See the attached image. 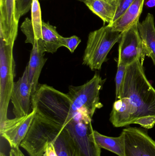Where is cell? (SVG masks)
<instances>
[{
	"label": "cell",
	"instance_id": "cell-1",
	"mask_svg": "<svg viewBox=\"0 0 155 156\" xmlns=\"http://www.w3.org/2000/svg\"><path fill=\"white\" fill-rule=\"evenodd\" d=\"M147 116L155 117V89L139 59L126 67L121 96L114 103L110 121L115 127H123Z\"/></svg>",
	"mask_w": 155,
	"mask_h": 156
},
{
	"label": "cell",
	"instance_id": "cell-2",
	"mask_svg": "<svg viewBox=\"0 0 155 156\" xmlns=\"http://www.w3.org/2000/svg\"><path fill=\"white\" fill-rule=\"evenodd\" d=\"M72 101L65 94L47 84H40L32 95V110L50 121L63 126L70 114Z\"/></svg>",
	"mask_w": 155,
	"mask_h": 156
},
{
	"label": "cell",
	"instance_id": "cell-3",
	"mask_svg": "<svg viewBox=\"0 0 155 156\" xmlns=\"http://www.w3.org/2000/svg\"><path fill=\"white\" fill-rule=\"evenodd\" d=\"M16 38L0 33V124L8 119L7 110L15 82L13 50Z\"/></svg>",
	"mask_w": 155,
	"mask_h": 156
},
{
	"label": "cell",
	"instance_id": "cell-4",
	"mask_svg": "<svg viewBox=\"0 0 155 156\" xmlns=\"http://www.w3.org/2000/svg\"><path fill=\"white\" fill-rule=\"evenodd\" d=\"M121 33L114 31L111 27L103 26L98 30L90 32L83 57V65L93 71L99 70L107 61V56L114 45L118 43Z\"/></svg>",
	"mask_w": 155,
	"mask_h": 156
},
{
	"label": "cell",
	"instance_id": "cell-5",
	"mask_svg": "<svg viewBox=\"0 0 155 156\" xmlns=\"http://www.w3.org/2000/svg\"><path fill=\"white\" fill-rule=\"evenodd\" d=\"M106 79L96 73L91 80L82 85L70 86L68 95L72 101L70 114L65 122L81 111L93 117L96 111L103 107L100 102V92Z\"/></svg>",
	"mask_w": 155,
	"mask_h": 156
},
{
	"label": "cell",
	"instance_id": "cell-6",
	"mask_svg": "<svg viewBox=\"0 0 155 156\" xmlns=\"http://www.w3.org/2000/svg\"><path fill=\"white\" fill-rule=\"evenodd\" d=\"M91 116L81 111L63 126L69 133L79 156H101V148L96 144Z\"/></svg>",
	"mask_w": 155,
	"mask_h": 156
},
{
	"label": "cell",
	"instance_id": "cell-7",
	"mask_svg": "<svg viewBox=\"0 0 155 156\" xmlns=\"http://www.w3.org/2000/svg\"><path fill=\"white\" fill-rule=\"evenodd\" d=\"M63 126L35 113L24 139L20 146L30 156H42L51 137L62 129Z\"/></svg>",
	"mask_w": 155,
	"mask_h": 156
},
{
	"label": "cell",
	"instance_id": "cell-8",
	"mask_svg": "<svg viewBox=\"0 0 155 156\" xmlns=\"http://www.w3.org/2000/svg\"><path fill=\"white\" fill-rule=\"evenodd\" d=\"M137 23L121 33L119 42L118 63L127 66L137 60L143 65L146 55Z\"/></svg>",
	"mask_w": 155,
	"mask_h": 156
},
{
	"label": "cell",
	"instance_id": "cell-9",
	"mask_svg": "<svg viewBox=\"0 0 155 156\" xmlns=\"http://www.w3.org/2000/svg\"><path fill=\"white\" fill-rule=\"evenodd\" d=\"M125 156H155V141L141 128L128 127L123 130Z\"/></svg>",
	"mask_w": 155,
	"mask_h": 156
},
{
	"label": "cell",
	"instance_id": "cell-10",
	"mask_svg": "<svg viewBox=\"0 0 155 156\" xmlns=\"http://www.w3.org/2000/svg\"><path fill=\"white\" fill-rule=\"evenodd\" d=\"M36 111L32 112L25 116L7 119L0 125L1 136L6 139L12 148L19 147L26 136Z\"/></svg>",
	"mask_w": 155,
	"mask_h": 156
},
{
	"label": "cell",
	"instance_id": "cell-11",
	"mask_svg": "<svg viewBox=\"0 0 155 156\" xmlns=\"http://www.w3.org/2000/svg\"><path fill=\"white\" fill-rule=\"evenodd\" d=\"M32 97V87L26 66L22 76L15 82L11 95V101L13 106V112L15 117L25 116L31 112Z\"/></svg>",
	"mask_w": 155,
	"mask_h": 156
},
{
	"label": "cell",
	"instance_id": "cell-12",
	"mask_svg": "<svg viewBox=\"0 0 155 156\" xmlns=\"http://www.w3.org/2000/svg\"><path fill=\"white\" fill-rule=\"evenodd\" d=\"M32 45L28 68V78L32 87V95L38 86V80L47 58H45V51L42 39L35 40Z\"/></svg>",
	"mask_w": 155,
	"mask_h": 156
},
{
	"label": "cell",
	"instance_id": "cell-13",
	"mask_svg": "<svg viewBox=\"0 0 155 156\" xmlns=\"http://www.w3.org/2000/svg\"><path fill=\"white\" fill-rule=\"evenodd\" d=\"M15 12V0H0V33L17 36L19 22Z\"/></svg>",
	"mask_w": 155,
	"mask_h": 156
},
{
	"label": "cell",
	"instance_id": "cell-14",
	"mask_svg": "<svg viewBox=\"0 0 155 156\" xmlns=\"http://www.w3.org/2000/svg\"><path fill=\"white\" fill-rule=\"evenodd\" d=\"M146 56L151 58L155 66V27L154 18L148 13L144 20L137 24Z\"/></svg>",
	"mask_w": 155,
	"mask_h": 156
},
{
	"label": "cell",
	"instance_id": "cell-15",
	"mask_svg": "<svg viewBox=\"0 0 155 156\" xmlns=\"http://www.w3.org/2000/svg\"><path fill=\"white\" fill-rule=\"evenodd\" d=\"M145 0H135L118 19L108 26L113 30L123 33L139 23Z\"/></svg>",
	"mask_w": 155,
	"mask_h": 156
},
{
	"label": "cell",
	"instance_id": "cell-16",
	"mask_svg": "<svg viewBox=\"0 0 155 156\" xmlns=\"http://www.w3.org/2000/svg\"><path fill=\"white\" fill-rule=\"evenodd\" d=\"M119 0H84L83 2L104 24L112 23L116 12Z\"/></svg>",
	"mask_w": 155,
	"mask_h": 156
},
{
	"label": "cell",
	"instance_id": "cell-17",
	"mask_svg": "<svg viewBox=\"0 0 155 156\" xmlns=\"http://www.w3.org/2000/svg\"><path fill=\"white\" fill-rule=\"evenodd\" d=\"M50 143L53 144L58 156H79L69 133L63 126L52 136Z\"/></svg>",
	"mask_w": 155,
	"mask_h": 156
},
{
	"label": "cell",
	"instance_id": "cell-18",
	"mask_svg": "<svg viewBox=\"0 0 155 156\" xmlns=\"http://www.w3.org/2000/svg\"><path fill=\"white\" fill-rule=\"evenodd\" d=\"M94 136L100 148L111 151L118 156H125V136L123 133L118 137H113L106 136L94 130Z\"/></svg>",
	"mask_w": 155,
	"mask_h": 156
},
{
	"label": "cell",
	"instance_id": "cell-19",
	"mask_svg": "<svg viewBox=\"0 0 155 156\" xmlns=\"http://www.w3.org/2000/svg\"><path fill=\"white\" fill-rule=\"evenodd\" d=\"M42 37L45 52L54 54L58 48L63 47L62 36L57 32L56 27L48 22H42Z\"/></svg>",
	"mask_w": 155,
	"mask_h": 156
},
{
	"label": "cell",
	"instance_id": "cell-20",
	"mask_svg": "<svg viewBox=\"0 0 155 156\" xmlns=\"http://www.w3.org/2000/svg\"><path fill=\"white\" fill-rule=\"evenodd\" d=\"M31 17L35 40L42 39V25L41 7L39 0H33L31 8Z\"/></svg>",
	"mask_w": 155,
	"mask_h": 156
},
{
	"label": "cell",
	"instance_id": "cell-21",
	"mask_svg": "<svg viewBox=\"0 0 155 156\" xmlns=\"http://www.w3.org/2000/svg\"><path fill=\"white\" fill-rule=\"evenodd\" d=\"M126 66L118 63L117 70L116 76V100L120 98L122 93V88L124 80L125 75L126 68Z\"/></svg>",
	"mask_w": 155,
	"mask_h": 156
},
{
	"label": "cell",
	"instance_id": "cell-22",
	"mask_svg": "<svg viewBox=\"0 0 155 156\" xmlns=\"http://www.w3.org/2000/svg\"><path fill=\"white\" fill-rule=\"evenodd\" d=\"M33 0H15V18L19 22L21 16L26 14L31 10Z\"/></svg>",
	"mask_w": 155,
	"mask_h": 156
},
{
	"label": "cell",
	"instance_id": "cell-23",
	"mask_svg": "<svg viewBox=\"0 0 155 156\" xmlns=\"http://www.w3.org/2000/svg\"><path fill=\"white\" fill-rule=\"evenodd\" d=\"M21 29L26 37L25 43H30L32 44L35 38L32 20L28 17L25 18L21 25Z\"/></svg>",
	"mask_w": 155,
	"mask_h": 156
},
{
	"label": "cell",
	"instance_id": "cell-24",
	"mask_svg": "<svg viewBox=\"0 0 155 156\" xmlns=\"http://www.w3.org/2000/svg\"><path fill=\"white\" fill-rule=\"evenodd\" d=\"M81 42V40L76 36H72L69 37H62L63 47H66L71 53H74L78 45Z\"/></svg>",
	"mask_w": 155,
	"mask_h": 156
},
{
	"label": "cell",
	"instance_id": "cell-25",
	"mask_svg": "<svg viewBox=\"0 0 155 156\" xmlns=\"http://www.w3.org/2000/svg\"><path fill=\"white\" fill-rule=\"evenodd\" d=\"M135 1V0H119L117 10L112 23L116 21L121 16L123 15V14L131 6Z\"/></svg>",
	"mask_w": 155,
	"mask_h": 156
},
{
	"label": "cell",
	"instance_id": "cell-26",
	"mask_svg": "<svg viewBox=\"0 0 155 156\" xmlns=\"http://www.w3.org/2000/svg\"><path fill=\"white\" fill-rule=\"evenodd\" d=\"M134 124L140 125L146 129H151L155 124V117L153 116H145L138 118Z\"/></svg>",
	"mask_w": 155,
	"mask_h": 156
},
{
	"label": "cell",
	"instance_id": "cell-27",
	"mask_svg": "<svg viewBox=\"0 0 155 156\" xmlns=\"http://www.w3.org/2000/svg\"><path fill=\"white\" fill-rule=\"evenodd\" d=\"M45 153L46 156H58L54 146L52 143L48 144Z\"/></svg>",
	"mask_w": 155,
	"mask_h": 156
},
{
	"label": "cell",
	"instance_id": "cell-28",
	"mask_svg": "<svg viewBox=\"0 0 155 156\" xmlns=\"http://www.w3.org/2000/svg\"><path fill=\"white\" fill-rule=\"evenodd\" d=\"M9 156H25L22 153L19 147L12 148L10 150Z\"/></svg>",
	"mask_w": 155,
	"mask_h": 156
},
{
	"label": "cell",
	"instance_id": "cell-29",
	"mask_svg": "<svg viewBox=\"0 0 155 156\" xmlns=\"http://www.w3.org/2000/svg\"><path fill=\"white\" fill-rule=\"evenodd\" d=\"M144 4L148 8H153L155 6V0H146Z\"/></svg>",
	"mask_w": 155,
	"mask_h": 156
},
{
	"label": "cell",
	"instance_id": "cell-30",
	"mask_svg": "<svg viewBox=\"0 0 155 156\" xmlns=\"http://www.w3.org/2000/svg\"><path fill=\"white\" fill-rule=\"evenodd\" d=\"M0 156H6L5 155V154H3V153H2L1 152V154H0Z\"/></svg>",
	"mask_w": 155,
	"mask_h": 156
},
{
	"label": "cell",
	"instance_id": "cell-31",
	"mask_svg": "<svg viewBox=\"0 0 155 156\" xmlns=\"http://www.w3.org/2000/svg\"><path fill=\"white\" fill-rule=\"evenodd\" d=\"M78 1H80V2H84V0H78Z\"/></svg>",
	"mask_w": 155,
	"mask_h": 156
},
{
	"label": "cell",
	"instance_id": "cell-32",
	"mask_svg": "<svg viewBox=\"0 0 155 156\" xmlns=\"http://www.w3.org/2000/svg\"><path fill=\"white\" fill-rule=\"evenodd\" d=\"M42 156H46V154H45H45H44Z\"/></svg>",
	"mask_w": 155,
	"mask_h": 156
}]
</instances>
